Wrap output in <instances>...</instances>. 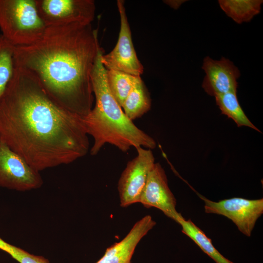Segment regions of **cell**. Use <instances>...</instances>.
I'll use <instances>...</instances> for the list:
<instances>
[{"mask_svg": "<svg viewBox=\"0 0 263 263\" xmlns=\"http://www.w3.org/2000/svg\"><path fill=\"white\" fill-rule=\"evenodd\" d=\"M82 118L56 103L32 74L15 66L0 98V139L33 168L39 172L87 154Z\"/></svg>", "mask_w": 263, "mask_h": 263, "instance_id": "6da1fadb", "label": "cell"}, {"mask_svg": "<svg viewBox=\"0 0 263 263\" xmlns=\"http://www.w3.org/2000/svg\"><path fill=\"white\" fill-rule=\"evenodd\" d=\"M92 24L47 27L29 45L15 46V66L32 74L59 105L82 117L93 108L91 75L101 47Z\"/></svg>", "mask_w": 263, "mask_h": 263, "instance_id": "7a4b0ae2", "label": "cell"}, {"mask_svg": "<svg viewBox=\"0 0 263 263\" xmlns=\"http://www.w3.org/2000/svg\"><path fill=\"white\" fill-rule=\"evenodd\" d=\"M103 54L104 50L100 47L91 75L95 105L82 118L88 134L94 140L91 154H97L107 143L123 152L131 147L155 148V141L127 117L111 93L107 81L106 69L101 61Z\"/></svg>", "mask_w": 263, "mask_h": 263, "instance_id": "3957f363", "label": "cell"}, {"mask_svg": "<svg viewBox=\"0 0 263 263\" xmlns=\"http://www.w3.org/2000/svg\"><path fill=\"white\" fill-rule=\"evenodd\" d=\"M46 27L36 0H0L1 35L14 46L35 43L42 37Z\"/></svg>", "mask_w": 263, "mask_h": 263, "instance_id": "277c9868", "label": "cell"}, {"mask_svg": "<svg viewBox=\"0 0 263 263\" xmlns=\"http://www.w3.org/2000/svg\"><path fill=\"white\" fill-rule=\"evenodd\" d=\"M39 16L46 27L92 24L95 15L93 0H36Z\"/></svg>", "mask_w": 263, "mask_h": 263, "instance_id": "5b68a950", "label": "cell"}, {"mask_svg": "<svg viewBox=\"0 0 263 263\" xmlns=\"http://www.w3.org/2000/svg\"><path fill=\"white\" fill-rule=\"evenodd\" d=\"M205 203L206 213L224 216L236 225L238 230L250 237L256 223L263 213V199H246L233 197L214 202L199 195Z\"/></svg>", "mask_w": 263, "mask_h": 263, "instance_id": "8992f818", "label": "cell"}, {"mask_svg": "<svg viewBox=\"0 0 263 263\" xmlns=\"http://www.w3.org/2000/svg\"><path fill=\"white\" fill-rule=\"evenodd\" d=\"M116 3L120 19L118 40L111 52L101 55V61L107 70H116L140 76L144 67L137 57L133 46L125 2L123 0H117Z\"/></svg>", "mask_w": 263, "mask_h": 263, "instance_id": "52a82bcc", "label": "cell"}, {"mask_svg": "<svg viewBox=\"0 0 263 263\" xmlns=\"http://www.w3.org/2000/svg\"><path fill=\"white\" fill-rule=\"evenodd\" d=\"M42 183L39 171L0 139V187L26 191L39 188Z\"/></svg>", "mask_w": 263, "mask_h": 263, "instance_id": "ba28073f", "label": "cell"}, {"mask_svg": "<svg viewBox=\"0 0 263 263\" xmlns=\"http://www.w3.org/2000/svg\"><path fill=\"white\" fill-rule=\"evenodd\" d=\"M137 154L129 161L118 184L120 206L127 207L139 203L150 171L155 164L150 149L136 148Z\"/></svg>", "mask_w": 263, "mask_h": 263, "instance_id": "9c48e42d", "label": "cell"}, {"mask_svg": "<svg viewBox=\"0 0 263 263\" xmlns=\"http://www.w3.org/2000/svg\"><path fill=\"white\" fill-rule=\"evenodd\" d=\"M139 203L145 207H154L175 222L181 214L176 209V200L169 188L164 169L159 163H155L149 172Z\"/></svg>", "mask_w": 263, "mask_h": 263, "instance_id": "30bf717a", "label": "cell"}, {"mask_svg": "<svg viewBox=\"0 0 263 263\" xmlns=\"http://www.w3.org/2000/svg\"><path fill=\"white\" fill-rule=\"evenodd\" d=\"M202 69L206 74L202 87L208 95L215 96L218 94L237 92L240 72L228 59L222 57L217 60L206 56L203 60Z\"/></svg>", "mask_w": 263, "mask_h": 263, "instance_id": "8fae6325", "label": "cell"}, {"mask_svg": "<svg viewBox=\"0 0 263 263\" xmlns=\"http://www.w3.org/2000/svg\"><path fill=\"white\" fill-rule=\"evenodd\" d=\"M155 225L150 215L142 218L121 241L107 248L104 255L95 263H131L138 244Z\"/></svg>", "mask_w": 263, "mask_h": 263, "instance_id": "7c38bea8", "label": "cell"}, {"mask_svg": "<svg viewBox=\"0 0 263 263\" xmlns=\"http://www.w3.org/2000/svg\"><path fill=\"white\" fill-rule=\"evenodd\" d=\"M175 222L181 226L182 232L216 263H235L219 252L212 244L211 240L190 219L186 220L180 214Z\"/></svg>", "mask_w": 263, "mask_h": 263, "instance_id": "4fadbf2b", "label": "cell"}, {"mask_svg": "<svg viewBox=\"0 0 263 263\" xmlns=\"http://www.w3.org/2000/svg\"><path fill=\"white\" fill-rule=\"evenodd\" d=\"M150 107L151 99L141 79L132 89L121 108L127 117L132 121L141 117Z\"/></svg>", "mask_w": 263, "mask_h": 263, "instance_id": "5bb4252c", "label": "cell"}, {"mask_svg": "<svg viewBox=\"0 0 263 263\" xmlns=\"http://www.w3.org/2000/svg\"><path fill=\"white\" fill-rule=\"evenodd\" d=\"M261 0H219L218 3L226 15L241 24L250 21L261 9Z\"/></svg>", "mask_w": 263, "mask_h": 263, "instance_id": "9a60e30c", "label": "cell"}, {"mask_svg": "<svg viewBox=\"0 0 263 263\" xmlns=\"http://www.w3.org/2000/svg\"><path fill=\"white\" fill-rule=\"evenodd\" d=\"M214 97L222 113L232 119L238 127L246 126L260 132L247 118L240 106L237 97V92L218 94Z\"/></svg>", "mask_w": 263, "mask_h": 263, "instance_id": "2e32d148", "label": "cell"}, {"mask_svg": "<svg viewBox=\"0 0 263 263\" xmlns=\"http://www.w3.org/2000/svg\"><path fill=\"white\" fill-rule=\"evenodd\" d=\"M106 78L111 93L121 107L134 85L142 79L140 76L107 69Z\"/></svg>", "mask_w": 263, "mask_h": 263, "instance_id": "e0dca14e", "label": "cell"}, {"mask_svg": "<svg viewBox=\"0 0 263 263\" xmlns=\"http://www.w3.org/2000/svg\"><path fill=\"white\" fill-rule=\"evenodd\" d=\"M15 47L0 35V98L14 74Z\"/></svg>", "mask_w": 263, "mask_h": 263, "instance_id": "ac0fdd59", "label": "cell"}, {"mask_svg": "<svg viewBox=\"0 0 263 263\" xmlns=\"http://www.w3.org/2000/svg\"><path fill=\"white\" fill-rule=\"evenodd\" d=\"M0 249L9 254L19 263H49V261L45 258L31 254L8 243L0 237Z\"/></svg>", "mask_w": 263, "mask_h": 263, "instance_id": "d6986e66", "label": "cell"}, {"mask_svg": "<svg viewBox=\"0 0 263 263\" xmlns=\"http://www.w3.org/2000/svg\"><path fill=\"white\" fill-rule=\"evenodd\" d=\"M184 2L183 0H164V2L169 5L170 7L177 9L181 4Z\"/></svg>", "mask_w": 263, "mask_h": 263, "instance_id": "ffe728a7", "label": "cell"}]
</instances>
